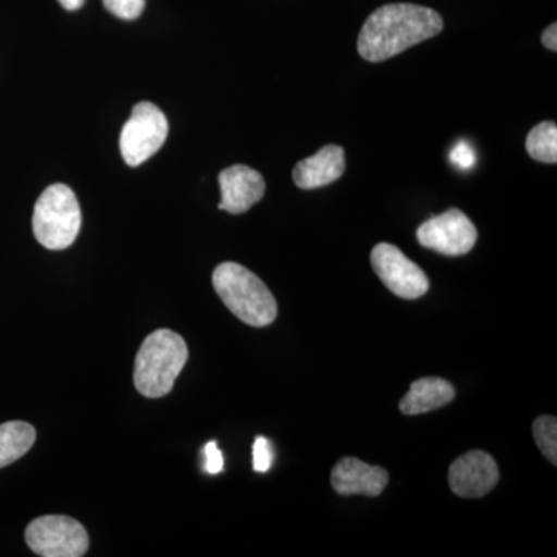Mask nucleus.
<instances>
[{
	"mask_svg": "<svg viewBox=\"0 0 557 557\" xmlns=\"http://www.w3.org/2000/svg\"><path fill=\"white\" fill-rule=\"evenodd\" d=\"M106 9L120 20L134 21L145 10L146 0H102Z\"/></svg>",
	"mask_w": 557,
	"mask_h": 557,
	"instance_id": "f3484780",
	"label": "nucleus"
},
{
	"mask_svg": "<svg viewBox=\"0 0 557 557\" xmlns=\"http://www.w3.org/2000/svg\"><path fill=\"white\" fill-rule=\"evenodd\" d=\"M454 397H456V388L449 381L428 376V379L413 381L408 395L399 401V410L405 416H420V413L445 408Z\"/></svg>",
	"mask_w": 557,
	"mask_h": 557,
	"instance_id": "ddd939ff",
	"label": "nucleus"
},
{
	"mask_svg": "<svg viewBox=\"0 0 557 557\" xmlns=\"http://www.w3.org/2000/svg\"><path fill=\"white\" fill-rule=\"evenodd\" d=\"M496 460L483 450H471L458 457L449 468V486L458 497L479 498L498 483Z\"/></svg>",
	"mask_w": 557,
	"mask_h": 557,
	"instance_id": "1a4fd4ad",
	"label": "nucleus"
},
{
	"mask_svg": "<svg viewBox=\"0 0 557 557\" xmlns=\"http://www.w3.org/2000/svg\"><path fill=\"white\" fill-rule=\"evenodd\" d=\"M478 228L460 209H448L435 215L417 230V239L424 248L440 255L463 256L474 248Z\"/></svg>",
	"mask_w": 557,
	"mask_h": 557,
	"instance_id": "0eeeda50",
	"label": "nucleus"
},
{
	"mask_svg": "<svg viewBox=\"0 0 557 557\" xmlns=\"http://www.w3.org/2000/svg\"><path fill=\"white\" fill-rule=\"evenodd\" d=\"M188 357V346L178 333L168 329L150 333L135 359V387L143 397H164L174 387Z\"/></svg>",
	"mask_w": 557,
	"mask_h": 557,
	"instance_id": "f03ea898",
	"label": "nucleus"
},
{
	"mask_svg": "<svg viewBox=\"0 0 557 557\" xmlns=\"http://www.w3.org/2000/svg\"><path fill=\"white\" fill-rule=\"evenodd\" d=\"M449 159L450 163L457 166L458 170L468 171L475 166L478 156H475L474 148L469 145L467 139H461V141H458L453 150H450Z\"/></svg>",
	"mask_w": 557,
	"mask_h": 557,
	"instance_id": "6ab92c4d",
	"label": "nucleus"
},
{
	"mask_svg": "<svg viewBox=\"0 0 557 557\" xmlns=\"http://www.w3.org/2000/svg\"><path fill=\"white\" fill-rule=\"evenodd\" d=\"M527 152L531 159L542 163H556L557 161V126L552 121L537 124L527 137Z\"/></svg>",
	"mask_w": 557,
	"mask_h": 557,
	"instance_id": "2eb2a0df",
	"label": "nucleus"
},
{
	"mask_svg": "<svg viewBox=\"0 0 557 557\" xmlns=\"http://www.w3.org/2000/svg\"><path fill=\"white\" fill-rule=\"evenodd\" d=\"M36 431L24 421L0 424V468L9 467L24 457L35 445Z\"/></svg>",
	"mask_w": 557,
	"mask_h": 557,
	"instance_id": "4468645a",
	"label": "nucleus"
},
{
	"mask_svg": "<svg viewBox=\"0 0 557 557\" xmlns=\"http://www.w3.org/2000/svg\"><path fill=\"white\" fill-rule=\"evenodd\" d=\"M25 541L42 557H81L89 549V536L78 520L67 516H44L33 520Z\"/></svg>",
	"mask_w": 557,
	"mask_h": 557,
	"instance_id": "423d86ee",
	"label": "nucleus"
},
{
	"mask_svg": "<svg viewBox=\"0 0 557 557\" xmlns=\"http://www.w3.org/2000/svg\"><path fill=\"white\" fill-rule=\"evenodd\" d=\"M215 292L245 324L267 327L277 317L273 293L255 273L236 262L220 263L212 274Z\"/></svg>",
	"mask_w": 557,
	"mask_h": 557,
	"instance_id": "7ed1b4c3",
	"label": "nucleus"
},
{
	"mask_svg": "<svg viewBox=\"0 0 557 557\" xmlns=\"http://www.w3.org/2000/svg\"><path fill=\"white\" fill-rule=\"evenodd\" d=\"M346 159L341 146L329 145L313 157L299 161L293 171V180L300 189H318L343 177Z\"/></svg>",
	"mask_w": 557,
	"mask_h": 557,
	"instance_id": "f8f14e48",
	"label": "nucleus"
},
{
	"mask_svg": "<svg viewBox=\"0 0 557 557\" xmlns=\"http://www.w3.org/2000/svg\"><path fill=\"white\" fill-rule=\"evenodd\" d=\"M205 471L208 474L215 475L223 471L222 450L219 449L218 443L209 442L205 446Z\"/></svg>",
	"mask_w": 557,
	"mask_h": 557,
	"instance_id": "aec40b11",
	"label": "nucleus"
},
{
	"mask_svg": "<svg viewBox=\"0 0 557 557\" xmlns=\"http://www.w3.org/2000/svg\"><path fill=\"white\" fill-rule=\"evenodd\" d=\"M387 483L386 469L370 467L355 457L343 458L332 471V485L341 496L362 494V496L379 497Z\"/></svg>",
	"mask_w": 557,
	"mask_h": 557,
	"instance_id": "9b49d317",
	"label": "nucleus"
},
{
	"mask_svg": "<svg viewBox=\"0 0 557 557\" xmlns=\"http://www.w3.org/2000/svg\"><path fill=\"white\" fill-rule=\"evenodd\" d=\"M542 44L547 47L548 50H557V25L552 24L542 35Z\"/></svg>",
	"mask_w": 557,
	"mask_h": 557,
	"instance_id": "412c9836",
	"label": "nucleus"
},
{
	"mask_svg": "<svg viewBox=\"0 0 557 557\" xmlns=\"http://www.w3.org/2000/svg\"><path fill=\"white\" fill-rule=\"evenodd\" d=\"M534 440L545 457L557 463V420L555 417H539L533 424Z\"/></svg>",
	"mask_w": 557,
	"mask_h": 557,
	"instance_id": "dca6fc26",
	"label": "nucleus"
},
{
	"mask_svg": "<svg viewBox=\"0 0 557 557\" xmlns=\"http://www.w3.org/2000/svg\"><path fill=\"white\" fill-rule=\"evenodd\" d=\"M170 132L166 116L152 102H138L120 137L121 156L132 168L159 152Z\"/></svg>",
	"mask_w": 557,
	"mask_h": 557,
	"instance_id": "39448f33",
	"label": "nucleus"
},
{
	"mask_svg": "<svg viewBox=\"0 0 557 557\" xmlns=\"http://www.w3.org/2000/svg\"><path fill=\"white\" fill-rule=\"evenodd\" d=\"M442 30L437 11L416 3H388L373 11L362 25L358 51L366 61L383 62Z\"/></svg>",
	"mask_w": 557,
	"mask_h": 557,
	"instance_id": "f257e3e1",
	"label": "nucleus"
},
{
	"mask_svg": "<svg viewBox=\"0 0 557 557\" xmlns=\"http://www.w3.org/2000/svg\"><path fill=\"white\" fill-rule=\"evenodd\" d=\"M274 450L271 446L270 440L265 437L256 438L255 445H252V468L256 472H269L270 468L273 467Z\"/></svg>",
	"mask_w": 557,
	"mask_h": 557,
	"instance_id": "a211bd4d",
	"label": "nucleus"
},
{
	"mask_svg": "<svg viewBox=\"0 0 557 557\" xmlns=\"http://www.w3.org/2000/svg\"><path fill=\"white\" fill-rule=\"evenodd\" d=\"M372 267L376 276L394 295L403 299H418L426 295L429 278L416 262L406 258L401 249L380 244L372 251Z\"/></svg>",
	"mask_w": 557,
	"mask_h": 557,
	"instance_id": "6e6552de",
	"label": "nucleus"
},
{
	"mask_svg": "<svg viewBox=\"0 0 557 557\" xmlns=\"http://www.w3.org/2000/svg\"><path fill=\"white\" fill-rule=\"evenodd\" d=\"M81 208L75 193L69 186L51 185L40 194L33 212V233L47 249L69 248L78 237Z\"/></svg>",
	"mask_w": 557,
	"mask_h": 557,
	"instance_id": "20e7f679",
	"label": "nucleus"
},
{
	"mask_svg": "<svg viewBox=\"0 0 557 557\" xmlns=\"http://www.w3.org/2000/svg\"><path fill=\"white\" fill-rule=\"evenodd\" d=\"M60 3L65 10L75 11L84 5V0H60Z\"/></svg>",
	"mask_w": 557,
	"mask_h": 557,
	"instance_id": "4be33fe9",
	"label": "nucleus"
},
{
	"mask_svg": "<svg viewBox=\"0 0 557 557\" xmlns=\"http://www.w3.org/2000/svg\"><path fill=\"white\" fill-rule=\"evenodd\" d=\"M219 185L222 193L219 209L230 214H244L265 196L262 175L245 164H234L220 172Z\"/></svg>",
	"mask_w": 557,
	"mask_h": 557,
	"instance_id": "9d476101",
	"label": "nucleus"
}]
</instances>
